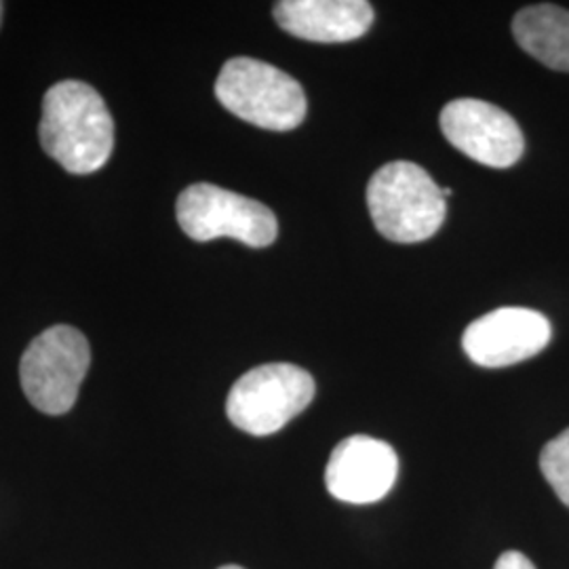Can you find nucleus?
I'll return each instance as SVG.
<instances>
[{"label":"nucleus","mask_w":569,"mask_h":569,"mask_svg":"<svg viewBox=\"0 0 569 569\" xmlns=\"http://www.w3.org/2000/svg\"><path fill=\"white\" fill-rule=\"evenodd\" d=\"M439 122L453 148L493 169L512 167L526 150L517 121L502 108L483 100H453L441 110Z\"/></svg>","instance_id":"nucleus-7"},{"label":"nucleus","mask_w":569,"mask_h":569,"mask_svg":"<svg viewBox=\"0 0 569 569\" xmlns=\"http://www.w3.org/2000/svg\"><path fill=\"white\" fill-rule=\"evenodd\" d=\"M399 458L387 441L355 435L340 441L327 462L329 493L348 505H371L395 488Z\"/></svg>","instance_id":"nucleus-9"},{"label":"nucleus","mask_w":569,"mask_h":569,"mask_svg":"<svg viewBox=\"0 0 569 569\" xmlns=\"http://www.w3.org/2000/svg\"><path fill=\"white\" fill-rule=\"evenodd\" d=\"M550 336L552 329L542 312L507 306L472 321L462 336V348L472 363L496 369L536 357Z\"/></svg>","instance_id":"nucleus-8"},{"label":"nucleus","mask_w":569,"mask_h":569,"mask_svg":"<svg viewBox=\"0 0 569 569\" xmlns=\"http://www.w3.org/2000/svg\"><path fill=\"white\" fill-rule=\"evenodd\" d=\"M2 11H4V2L0 0V23H2Z\"/></svg>","instance_id":"nucleus-14"},{"label":"nucleus","mask_w":569,"mask_h":569,"mask_svg":"<svg viewBox=\"0 0 569 569\" xmlns=\"http://www.w3.org/2000/svg\"><path fill=\"white\" fill-rule=\"evenodd\" d=\"M220 569H244V568H241V566H224V568H220Z\"/></svg>","instance_id":"nucleus-15"},{"label":"nucleus","mask_w":569,"mask_h":569,"mask_svg":"<svg viewBox=\"0 0 569 569\" xmlns=\"http://www.w3.org/2000/svg\"><path fill=\"white\" fill-rule=\"evenodd\" d=\"M369 216L392 243H422L446 222V197L420 164L409 161L380 167L367 186Z\"/></svg>","instance_id":"nucleus-2"},{"label":"nucleus","mask_w":569,"mask_h":569,"mask_svg":"<svg viewBox=\"0 0 569 569\" xmlns=\"http://www.w3.org/2000/svg\"><path fill=\"white\" fill-rule=\"evenodd\" d=\"M540 470L557 498L569 507V428L542 448Z\"/></svg>","instance_id":"nucleus-12"},{"label":"nucleus","mask_w":569,"mask_h":569,"mask_svg":"<svg viewBox=\"0 0 569 569\" xmlns=\"http://www.w3.org/2000/svg\"><path fill=\"white\" fill-rule=\"evenodd\" d=\"M493 569H536V566L529 561L528 557L519 550H507L500 555Z\"/></svg>","instance_id":"nucleus-13"},{"label":"nucleus","mask_w":569,"mask_h":569,"mask_svg":"<svg viewBox=\"0 0 569 569\" xmlns=\"http://www.w3.org/2000/svg\"><path fill=\"white\" fill-rule=\"evenodd\" d=\"M91 363V348L79 329L53 326L26 348L20 363L21 388L42 413H68Z\"/></svg>","instance_id":"nucleus-4"},{"label":"nucleus","mask_w":569,"mask_h":569,"mask_svg":"<svg viewBox=\"0 0 569 569\" xmlns=\"http://www.w3.org/2000/svg\"><path fill=\"white\" fill-rule=\"evenodd\" d=\"M315 380L302 367L266 363L241 376L230 388L228 420L253 437L279 432L310 406Z\"/></svg>","instance_id":"nucleus-5"},{"label":"nucleus","mask_w":569,"mask_h":569,"mask_svg":"<svg viewBox=\"0 0 569 569\" xmlns=\"http://www.w3.org/2000/svg\"><path fill=\"white\" fill-rule=\"evenodd\" d=\"M272 16L291 37L312 42L361 39L373 23L367 0H281Z\"/></svg>","instance_id":"nucleus-10"},{"label":"nucleus","mask_w":569,"mask_h":569,"mask_svg":"<svg viewBox=\"0 0 569 569\" xmlns=\"http://www.w3.org/2000/svg\"><path fill=\"white\" fill-rule=\"evenodd\" d=\"M178 222L199 243L230 237L249 247H268L277 241L274 213L253 199L213 183H192L178 199Z\"/></svg>","instance_id":"nucleus-6"},{"label":"nucleus","mask_w":569,"mask_h":569,"mask_svg":"<svg viewBox=\"0 0 569 569\" xmlns=\"http://www.w3.org/2000/svg\"><path fill=\"white\" fill-rule=\"evenodd\" d=\"M512 34L531 58L552 70L569 72V11L557 4H533L512 20Z\"/></svg>","instance_id":"nucleus-11"},{"label":"nucleus","mask_w":569,"mask_h":569,"mask_svg":"<svg viewBox=\"0 0 569 569\" xmlns=\"http://www.w3.org/2000/svg\"><path fill=\"white\" fill-rule=\"evenodd\" d=\"M42 150L72 176H89L114 150V121L102 96L87 82L61 81L42 100Z\"/></svg>","instance_id":"nucleus-1"},{"label":"nucleus","mask_w":569,"mask_h":569,"mask_svg":"<svg viewBox=\"0 0 569 569\" xmlns=\"http://www.w3.org/2000/svg\"><path fill=\"white\" fill-rule=\"evenodd\" d=\"M216 98L234 117L270 131H291L306 119L305 89L272 63L253 58L226 61Z\"/></svg>","instance_id":"nucleus-3"}]
</instances>
